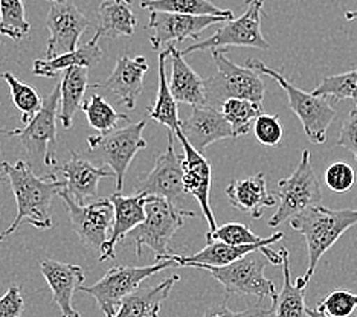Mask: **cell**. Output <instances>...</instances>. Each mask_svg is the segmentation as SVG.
Wrapping results in <instances>:
<instances>
[{"label":"cell","mask_w":357,"mask_h":317,"mask_svg":"<svg viewBox=\"0 0 357 317\" xmlns=\"http://www.w3.org/2000/svg\"><path fill=\"white\" fill-rule=\"evenodd\" d=\"M2 171L11 183L15 203H17V215L3 232H0V241L13 235L23 222H28L37 229H51L52 200L54 195L66 188L64 180H59L56 173L38 177L29 162L23 159L15 164L2 162Z\"/></svg>","instance_id":"obj_1"},{"label":"cell","mask_w":357,"mask_h":317,"mask_svg":"<svg viewBox=\"0 0 357 317\" xmlns=\"http://www.w3.org/2000/svg\"><path fill=\"white\" fill-rule=\"evenodd\" d=\"M356 224L357 209H331L321 203L290 218V227L303 235L308 252L307 270L295 282L299 288L308 286L321 258Z\"/></svg>","instance_id":"obj_2"},{"label":"cell","mask_w":357,"mask_h":317,"mask_svg":"<svg viewBox=\"0 0 357 317\" xmlns=\"http://www.w3.org/2000/svg\"><path fill=\"white\" fill-rule=\"evenodd\" d=\"M197 214L183 209L159 195H149L145 203V219L135 227L127 237L135 241L136 255H142V249L149 247L154 254V261L169 259V244L174 233L185 224V218H196Z\"/></svg>","instance_id":"obj_3"},{"label":"cell","mask_w":357,"mask_h":317,"mask_svg":"<svg viewBox=\"0 0 357 317\" xmlns=\"http://www.w3.org/2000/svg\"><path fill=\"white\" fill-rule=\"evenodd\" d=\"M246 68L257 70L261 75H267L277 81L282 91L287 93L289 107L298 116V119L301 121L304 132L312 144L322 145L327 142L328 127L331 125L333 119L336 118V110L333 109L328 98L316 96L313 93L301 91L295 84H291L281 72L266 66L263 61L257 59H248Z\"/></svg>","instance_id":"obj_4"},{"label":"cell","mask_w":357,"mask_h":317,"mask_svg":"<svg viewBox=\"0 0 357 317\" xmlns=\"http://www.w3.org/2000/svg\"><path fill=\"white\" fill-rule=\"evenodd\" d=\"M217 73L206 79V104L220 110L229 98H241L263 104L266 87L261 73L243 68L226 56V49H213Z\"/></svg>","instance_id":"obj_5"},{"label":"cell","mask_w":357,"mask_h":317,"mask_svg":"<svg viewBox=\"0 0 357 317\" xmlns=\"http://www.w3.org/2000/svg\"><path fill=\"white\" fill-rule=\"evenodd\" d=\"M172 265H177L172 255L165 261L154 263L147 267L115 265L98 282L89 287L81 286L79 291L91 295L105 317H115L123 299L139 288L142 281L151 278L159 272H164Z\"/></svg>","instance_id":"obj_6"},{"label":"cell","mask_w":357,"mask_h":317,"mask_svg":"<svg viewBox=\"0 0 357 317\" xmlns=\"http://www.w3.org/2000/svg\"><path fill=\"white\" fill-rule=\"evenodd\" d=\"M271 264L269 259L263 254L261 249L254 250L223 267L205 265L202 270H208L213 278L222 284L226 295H250L259 300L266 297L272 299V302L278 299V293L275 284L264 276V268Z\"/></svg>","instance_id":"obj_7"},{"label":"cell","mask_w":357,"mask_h":317,"mask_svg":"<svg viewBox=\"0 0 357 317\" xmlns=\"http://www.w3.org/2000/svg\"><path fill=\"white\" fill-rule=\"evenodd\" d=\"M60 84L43 100V105L28 125L5 132L11 137H19L25 146L28 159L43 168L56 165V119L60 110Z\"/></svg>","instance_id":"obj_8"},{"label":"cell","mask_w":357,"mask_h":317,"mask_svg":"<svg viewBox=\"0 0 357 317\" xmlns=\"http://www.w3.org/2000/svg\"><path fill=\"white\" fill-rule=\"evenodd\" d=\"M264 0H246L245 13L238 19H231L223 22L213 36L206 40L182 49L183 56L191 55L206 49H226L228 47H254L267 51L271 49V43L264 38L261 32V11Z\"/></svg>","instance_id":"obj_9"},{"label":"cell","mask_w":357,"mask_h":317,"mask_svg":"<svg viewBox=\"0 0 357 317\" xmlns=\"http://www.w3.org/2000/svg\"><path fill=\"white\" fill-rule=\"evenodd\" d=\"M145 127L147 122L142 119L109 134H95L87 139L89 153L115 171L118 192H123L127 169L136 154L147 148V141L142 136Z\"/></svg>","instance_id":"obj_10"},{"label":"cell","mask_w":357,"mask_h":317,"mask_svg":"<svg viewBox=\"0 0 357 317\" xmlns=\"http://www.w3.org/2000/svg\"><path fill=\"white\" fill-rule=\"evenodd\" d=\"M280 200L277 212L271 219L269 226L277 227L291 217L303 212L307 208L319 205L322 200V190L314 174L310 162V151L304 150L299 164L290 177L278 182V190L273 192Z\"/></svg>","instance_id":"obj_11"},{"label":"cell","mask_w":357,"mask_h":317,"mask_svg":"<svg viewBox=\"0 0 357 317\" xmlns=\"http://www.w3.org/2000/svg\"><path fill=\"white\" fill-rule=\"evenodd\" d=\"M60 197L66 205L70 224L84 246L101 252L107 242L115 217V208L110 199L96 200L91 205L78 203L72 195L63 188Z\"/></svg>","instance_id":"obj_12"},{"label":"cell","mask_w":357,"mask_h":317,"mask_svg":"<svg viewBox=\"0 0 357 317\" xmlns=\"http://www.w3.org/2000/svg\"><path fill=\"white\" fill-rule=\"evenodd\" d=\"M174 133L168 132V145L165 153L154 162V167L145 178L137 185V192L147 195H159L174 205L181 206L190 192L185 186V173L182 157L174 150Z\"/></svg>","instance_id":"obj_13"},{"label":"cell","mask_w":357,"mask_h":317,"mask_svg":"<svg viewBox=\"0 0 357 317\" xmlns=\"http://www.w3.org/2000/svg\"><path fill=\"white\" fill-rule=\"evenodd\" d=\"M46 28L50 38L46 45V59L75 51L79 37L89 28V19L72 0H51Z\"/></svg>","instance_id":"obj_14"},{"label":"cell","mask_w":357,"mask_h":317,"mask_svg":"<svg viewBox=\"0 0 357 317\" xmlns=\"http://www.w3.org/2000/svg\"><path fill=\"white\" fill-rule=\"evenodd\" d=\"M229 19L217 15H190L177 13L150 11L147 29L150 32V43L153 51H158L167 43L185 42L186 38H199L200 32L217 23Z\"/></svg>","instance_id":"obj_15"},{"label":"cell","mask_w":357,"mask_h":317,"mask_svg":"<svg viewBox=\"0 0 357 317\" xmlns=\"http://www.w3.org/2000/svg\"><path fill=\"white\" fill-rule=\"evenodd\" d=\"M176 136L178 137V141H181L183 148L182 167L185 173L186 191L190 192L191 197L197 200L202 212H204V217L209 226V232H214L217 229V224L209 203L211 180H213L211 164L204 154L199 153L188 141H186V137L182 134L181 128L176 130Z\"/></svg>","instance_id":"obj_16"},{"label":"cell","mask_w":357,"mask_h":317,"mask_svg":"<svg viewBox=\"0 0 357 317\" xmlns=\"http://www.w3.org/2000/svg\"><path fill=\"white\" fill-rule=\"evenodd\" d=\"M149 72V61L145 56H118L116 66L107 79L102 83H95L91 91H105L115 95L119 102H123L128 110L136 107L137 98L144 88V77Z\"/></svg>","instance_id":"obj_17"},{"label":"cell","mask_w":357,"mask_h":317,"mask_svg":"<svg viewBox=\"0 0 357 317\" xmlns=\"http://www.w3.org/2000/svg\"><path fill=\"white\" fill-rule=\"evenodd\" d=\"M178 128L186 141L202 154L211 144L234 137L232 127L222 110L209 104L192 107L191 115L181 121Z\"/></svg>","instance_id":"obj_18"},{"label":"cell","mask_w":357,"mask_h":317,"mask_svg":"<svg viewBox=\"0 0 357 317\" xmlns=\"http://www.w3.org/2000/svg\"><path fill=\"white\" fill-rule=\"evenodd\" d=\"M147 197L149 195L142 192H136L135 195H123L118 191L110 195L113 208H115V217H113V226L109 240L100 252L101 263L115 258V249L118 242L123 241L135 227L144 222Z\"/></svg>","instance_id":"obj_19"},{"label":"cell","mask_w":357,"mask_h":317,"mask_svg":"<svg viewBox=\"0 0 357 317\" xmlns=\"http://www.w3.org/2000/svg\"><path fill=\"white\" fill-rule=\"evenodd\" d=\"M40 270H42L47 286L52 291V300L60 308L61 317H81L72 305V299H74L75 291L79 290L84 282L83 268L77 264L45 259L40 264Z\"/></svg>","instance_id":"obj_20"},{"label":"cell","mask_w":357,"mask_h":317,"mask_svg":"<svg viewBox=\"0 0 357 317\" xmlns=\"http://www.w3.org/2000/svg\"><path fill=\"white\" fill-rule=\"evenodd\" d=\"M56 174L63 176L64 183H66V191L78 203H84L87 199L96 197L101 178H116L115 171L110 167H95L92 162L81 157L75 151H70V159L59 168Z\"/></svg>","instance_id":"obj_21"},{"label":"cell","mask_w":357,"mask_h":317,"mask_svg":"<svg viewBox=\"0 0 357 317\" xmlns=\"http://www.w3.org/2000/svg\"><path fill=\"white\" fill-rule=\"evenodd\" d=\"M282 238H284V232H275L273 235H271V237L264 238L261 242L243 244V246H234V244H228L223 241H211V242H206V246L200 252H197V254L190 255V256L172 255V258L174 259L177 265H185V267H194V268H202L205 265L223 267L237 261V259L243 256H246L248 254H250V252L271 246V244L278 242Z\"/></svg>","instance_id":"obj_22"},{"label":"cell","mask_w":357,"mask_h":317,"mask_svg":"<svg viewBox=\"0 0 357 317\" xmlns=\"http://www.w3.org/2000/svg\"><path fill=\"white\" fill-rule=\"evenodd\" d=\"M225 194L235 209L254 219L261 218L267 208L277 205V195L267 190L264 173L232 180L226 186Z\"/></svg>","instance_id":"obj_23"},{"label":"cell","mask_w":357,"mask_h":317,"mask_svg":"<svg viewBox=\"0 0 357 317\" xmlns=\"http://www.w3.org/2000/svg\"><path fill=\"white\" fill-rule=\"evenodd\" d=\"M168 59L172 61V91L177 104H188L191 107L206 104V79L194 72L181 51L172 43L168 47Z\"/></svg>","instance_id":"obj_24"},{"label":"cell","mask_w":357,"mask_h":317,"mask_svg":"<svg viewBox=\"0 0 357 317\" xmlns=\"http://www.w3.org/2000/svg\"><path fill=\"white\" fill-rule=\"evenodd\" d=\"M136 24L137 20L132 0H102L96 10V31L93 38L132 37Z\"/></svg>","instance_id":"obj_25"},{"label":"cell","mask_w":357,"mask_h":317,"mask_svg":"<svg viewBox=\"0 0 357 317\" xmlns=\"http://www.w3.org/2000/svg\"><path fill=\"white\" fill-rule=\"evenodd\" d=\"M181 276L173 275L154 287L137 288L123 299L115 317H159L162 304L172 293Z\"/></svg>","instance_id":"obj_26"},{"label":"cell","mask_w":357,"mask_h":317,"mask_svg":"<svg viewBox=\"0 0 357 317\" xmlns=\"http://www.w3.org/2000/svg\"><path fill=\"white\" fill-rule=\"evenodd\" d=\"M102 60V51L98 45V40L91 38L86 45L78 46L75 51L61 54L54 59L36 60L32 72L36 77L43 78H56L59 72L68 70L69 68L81 66V68H92Z\"/></svg>","instance_id":"obj_27"},{"label":"cell","mask_w":357,"mask_h":317,"mask_svg":"<svg viewBox=\"0 0 357 317\" xmlns=\"http://www.w3.org/2000/svg\"><path fill=\"white\" fill-rule=\"evenodd\" d=\"M89 73L87 68L74 66L64 70L61 83H60V110L59 119L64 128H70L74 124L75 113L83 105V98L87 91Z\"/></svg>","instance_id":"obj_28"},{"label":"cell","mask_w":357,"mask_h":317,"mask_svg":"<svg viewBox=\"0 0 357 317\" xmlns=\"http://www.w3.org/2000/svg\"><path fill=\"white\" fill-rule=\"evenodd\" d=\"M167 60H168V49L159 54V86H158V95L156 102L153 107L149 109V115L153 121L159 122V124L167 128V132H172L176 134V130L181 124V118H178V109L177 101L169 91V79L167 78Z\"/></svg>","instance_id":"obj_29"},{"label":"cell","mask_w":357,"mask_h":317,"mask_svg":"<svg viewBox=\"0 0 357 317\" xmlns=\"http://www.w3.org/2000/svg\"><path fill=\"white\" fill-rule=\"evenodd\" d=\"M282 254V290L273 302V317H310L305 307V288H299L291 282L290 258L287 249H281Z\"/></svg>","instance_id":"obj_30"},{"label":"cell","mask_w":357,"mask_h":317,"mask_svg":"<svg viewBox=\"0 0 357 317\" xmlns=\"http://www.w3.org/2000/svg\"><path fill=\"white\" fill-rule=\"evenodd\" d=\"M81 110L89 121V125L98 132V134H109L118 130L121 121L130 122V118L123 113H118L101 95L92 93L81 105Z\"/></svg>","instance_id":"obj_31"},{"label":"cell","mask_w":357,"mask_h":317,"mask_svg":"<svg viewBox=\"0 0 357 317\" xmlns=\"http://www.w3.org/2000/svg\"><path fill=\"white\" fill-rule=\"evenodd\" d=\"M141 8L149 11L162 13H177L190 15H217V17L234 19L231 10H222V8L211 3L209 0H147L141 2Z\"/></svg>","instance_id":"obj_32"},{"label":"cell","mask_w":357,"mask_h":317,"mask_svg":"<svg viewBox=\"0 0 357 317\" xmlns=\"http://www.w3.org/2000/svg\"><path fill=\"white\" fill-rule=\"evenodd\" d=\"M222 113L232 127L234 137L246 136L254 128L255 119L263 113V104L241 98H229L222 104Z\"/></svg>","instance_id":"obj_33"},{"label":"cell","mask_w":357,"mask_h":317,"mask_svg":"<svg viewBox=\"0 0 357 317\" xmlns=\"http://www.w3.org/2000/svg\"><path fill=\"white\" fill-rule=\"evenodd\" d=\"M0 77L6 81L8 87H10L11 100L20 111V119L23 122V125H28L40 111V109H42V96L38 95L34 87L26 83H22V81L15 78L11 72H3Z\"/></svg>","instance_id":"obj_34"},{"label":"cell","mask_w":357,"mask_h":317,"mask_svg":"<svg viewBox=\"0 0 357 317\" xmlns=\"http://www.w3.org/2000/svg\"><path fill=\"white\" fill-rule=\"evenodd\" d=\"M31 31L23 0H0V34L20 42Z\"/></svg>","instance_id":"obj_35"},{"label":"cell","mask_w":357,"mask_h":317,"mask_svg":"<svg viewBox=\"0 0 357 317\" xmlns=\"http://www.w3.org/2000/svg\"><path fill=\"white\" fill-rule=\"evenodd\" d=\"M316 96L331 98L335 101H357V69L324 78L312 92Z\"/></svg>","instance_id":"obj_36"},{"label":"cell","mask_w":357,"mask_h":317,"mask_svg":"<svg viewBox=\"0 0 357 317\" xmlns=\"http://www.w3.org/2000/svg\"><path fill=\"white\" fill-rule=\"evenodd\" d=\"M264 238H259L249 229L246 224L241 223H228L217 227L214 232L206 233V242L211 241H223L234 246H243V244H255L261 242Z\"/></svg>","instance_id":"obj_37"},{"label":"cell","mask_w":357,"mask_h":317,"mask_svg":"<svg viewBox=\"0 0 357 317\" xmlns=\"http://www.w3.org/2000/svg\"><path fill=\"white\" fill-rule=\"evenodd\" d=\"M318 307L333 317H350L357 308V293L344 288L331 290Z\"/></svg>","instance_id":"obj_38"},{"label":"cell","mask_w":357,"mask_h":317,"mask_svg":"<svg viewBox=\"0 0 357 317\" xmlns=\"http://www.w3.org/2000/svg\"><path fill=\"white\" fill-rule=\"evenodd\" d=\"M254 134L257 141L264 146H277L280 145L284 130L281 125L280 116L277 115H266L261 113L254 122Z\"/></svg>","instance_id":"obj_39"},{"label":"cell","mask_w":357,"mask_h":317,"mask_svg":"<svg viewBox=\"0 0 357 317\" xmlns=\"http://www.w3.org/2000/svg\"><path fill=\"white\" fill-rule=\"evenodd\" d=\"M326 185L335 192H347L353 188L356 182V173L347 162H336L326 171Z\"/></svg>","instance_id":"obj_40"},{"label":"cell","mask_w":357,"mask_h":317,"mask_svg":"<svg viewBox=\"0 0 357 317\" xmlns=\"http://www.w3.org/2000/svg\"><path fill=\"white\" fill-rule=\"evenodd\" d=\"M337 145L350 151L357 160V102L342 122V128H340L337 137Z\"/></svg>","instance_id":"obj_41"},{"label":"cell","mask_w":357,"mask_h":317,"mask_svg":"<svg viewBox=\"0 0 357 317\" xmlns=\"http://www.w3.org/2000/svg\"><path fill=\"white\" fill-rule=\"evenodd\" d=\"M272 314L273 307L264 308L261 305L248 308L245 311H232L231 308H228V297H226L223 304L208 308L204 317H269Z\"/></svg>","instance_id":"obj_42"},{"label":"cell","mask_w":357,"mask_h":317,"mask_svg":"<svg viewBox=\"0 0 357 317\" xmlns=\"http://www.w3.org/2000/svg\"><path fill=\"white\" fill-rule=\"evenodd\" d=\"M23 311H25V302L22 297V290L17 286H11L0 297V317H20Z\"/></svg>","instance_id":"obj_43"},{"label":"cell","mask_w":357,"mask_h":317,"mask_svg":"<svg viewBox=\"0 0 357 317\" xmlns=\"http://www.w3.org/2000/svg\"><path fill=\"white\" fill-rule=\"evenodd\" d=\"M307 313H308V316H310V317H333V316L327 314L324 310H321L319 307H316V308H307Z\"/></svg>","instance_id":"obj_44"},{"label":"cell","mask_w":357,"mask_h":317,"mask_svg":"<svg viewBox=\"0 0 357 317\" xmlns=\"http://www.w3.org/2000/svg\"><path fill=\"white\" fill-rule=\"evenodd\" d=\"M345 19L347 20H357V11H345Z\"/></svg>","instance_id":"obj_45"},{"label":"cell","mask_w":357,"mask_h":317,"mask_svg":"<svg viewBox=\"0 0 357 317\" xmlns=\"http://www.w3.org/2000/svg\"><path fill=\"white\" fill-rule=\"evenodd\" d=\"M0 177H2V169H0Z\"/></svg>","instance_id":"obj_46"},{"label":"cell","mask_w":357,"mask_h":317,"mask_svg":"<svg viewBox=\"0 0 357 317\" xmlns=\"http://www.w3.org/2000/svg\"><path fill=\"white\" fill-rule=\"evenodd\" d=\"M142 2H147V0H142Z\"/></svg>","instance_id":"obj_47"},{"label":"cell","mask_w":357,"mask_h":317,"mask_svg":"<svg viewBox=\"0 0 357 317\" xmlns=\"http://www.w3.org/2000/svg\"><path fill=\"white\" fill-rule=\"evenodd\" d=\"M50 2H51V0H50Z\"/></svg>","instance_id":"obj_48"}]
</instances>
